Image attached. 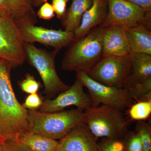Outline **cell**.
I'll list each match as a JSON object with an SVG mask.
<instances>
[{"label":"cell","instance_id":"cell-1","mask_svg":"<svg viewBox=\"0 0 151 151\" xmlns=\"http://www.w3.org/2000/svg\"><path fill=\"white\" fill-rule=\"evenodd\" d=\"M9 62L0 58V135L16 140L29 132L27 109L19 103L11 81Z\"/></svg>","mask_w":151,"mask_h":151},{"label":"cell","instance_id":"cell-2","mask_svg":"<svg viewBox=\"0 0 151 151\" xmlns=\"http://www.w3.org/2000/svg\"><path fill=\"white\" fill-rule=\"evenodd\" d=\"M29 132L52 139H61L74 127L85 123L84 110L76 109L54 113L27 111Z\"/></svg>","mask_w":151,"mask_h":151},{"label":"cell","instance_id":"cell-3","mask_svg":"<svg viewBox=\"0 0 151 151\" xmlns=\"http://www.w3.org/2000/svg\"><path fill=\"white\" fill-rule=\"evenodd\" d=\"M105 29V27H98L83 37L74 40L63 58L62 69L87 73L103 56Z\"/></svg>","mask_w":151,"mask_h":151},{"label":"cell","instance_id":"cell-4","mask_svg":"<svg viewBox=\"0 0 151 151\" xmlns=\"http://www.w3.org/2000/svg\"><path fill=\"white\" fill-rule=\"evenodd\" d=\"M84 114L85 123L96 139L122 140L129 133V121L117 108L101 105L84 110Z\"/></svg>","mask_w":151,"mask_h":151},{"label":"cell","instance_id":"cell-5","mask_svg":"<svg viewBox=\"0 0 151 151\" xmlns=\"http://www.w3.org/2000/svg\"><path fill=\"white\" fill-rule=\"evenodd\" d=\"M26 60L37 70L44 86L47 98L53 99L70 87L60 78L55 68V57L58 50L47 51L33 44L24 42Z\"/></svg>","mask_w":151,"mask_h":151},{"label":"cell","instance_id":"cell-6","mask_svg":"<svg viewBox=\"0 0 151 151\" xmlns=\"http://www.w3.org/2000/svg\"><path fill=\"white\" fill-rule=\"evenodd\" d=\"M133 60L131 53L102 56L87 72L90 78L107 86L125 88L132 76Z\"/></svg>","mask_w":151,"mask_h":151},{"label":"cell","instance_id":"cell-7","mask_svg":"<svg viewBox=\"0 0 151 151\" xmlns=\"http://www.w3.org/2000/svg\"><path fill=\"white\" fill-rule=\"evenodd\" d=\"M76 78L88 89L92 107L108 105L121 111L130 108L134 100L126 88H117L104 85L94 81L86 72L76 73Z\"/></svg>","mask_w":151,"mask_h":151},{"label":"cell","instance_id":"cell-8","mask_svg":"<svg viewBox=\"0 0 151 151\" xmlns=\"http://www.w3.org/2000/svg\"><path fill=\"white\" fill-rule=\"evenodd\" d=\"M0 58L8 60L12 68L26 60L24 42L12 16L0 17Z\"/></svg>","mask_w":151,"mask_h":151},{"label":"cell","instance_id":"cell-9","mask_svg":"<svg viewBox=\"0 0 151 151\" xmlns=\"http://www.w3.org/2000/svg\"><path fill=\"white\" fill-rule=\"evenodd\" d=\"M108 12L104 27L113 25L130 27L139 23L151 27V12L127 0H107Z\"/></svg>","mask_w":151,"mask_h":151},{"label":"cell","instance_id":"cell-10","mask_svg":"<svg viewBox=\"0 0 151 151\" xmlns=\"http://www.w3.org/2000/svg\"><path fill=\"white\" fill-rule=\"evenodd\" d=\"M24 42H39L55 50L68 46L74 40L73 32L61 29H49L31 23L16 22Z\"/></svg>","mask_w":151,"mask_h":151},{"label":"cell","instance_id":"cell-11","mask_svg":"<svg viewBox=\"0 0 151 151\" xmlns=\"http://www.w3.org/2000/svg\"><path fill=\"white\" fill-rule=\"evenodd\" d=\"M84 87L80 80L76 78L73 85L67 90L53 99L47 98L43 100L39 111L42 113L60 112L72 105L84 110L92 108V99L89 94L84 92Z\"/></svg>","mask_w":151,"mask_h":151},{"label":"cell","instance_id":"cell-12","mask_svg":"<svg viewBox=\"0 0 151 151\" xmlns=\"http://www.w3.org/2000/svg\"><path fill=\"white\" fill-rule=\"evenodd\" d=\"M58 144L65 151H98L97 139L85 123L70 130Z\"/></svg>","mask_w":151,"mask_h":151},{"label":"cell","instance_id":"cell-13","mask_svg":"<svg viewBox=\"0 0 151 151\" xmlns=\"http://www.w3.org/2000/svg\"><path fill=\"white\" fill-rule=\"evenodd\" d=\"M131 53L126 27L113 25L105 27L103 56L125 55Z\"/></svg>","mask_w":151,"mask_h":151},{"label":"cell","instance_id":"cell-14","mask_svg":"<svg viewBox=\"0 0 151 151\" xmlns=\"http://www.w3.org/2000/svg\"><path fill=\"white\" fill-rule=\"evenodd\" d=\"M108 12L107 0H93L91 7L83 14L79 27L73 32L74 40L83 37L92 29L101 26Z\"/></svg>","mask_w":151,"mask_h":151},{"label":"cell","instance_id":"cell-15","mask_svg":"<svg viewBox=\"0 0 151 151\" xmlns=\"http://www.w3.org/2000/svg\"><path fill=\"white\" fill-rule=\"evenodd\" d=\"M125 27L131 53L138 52L151 55V27L139 23L130 27Z\"/></svg>","mask_w":151,"mask_h":151},{"label":"cell","instance_id":"cell-16","mask_svg":"<svg viewBox=\"0 0 151 151\" xmlns=\"http://www.w3.org/2000/svg\"><path fill=\"white\" fill-rule=\"evenodd\" d=\"M93 0H72L61 19L64 30L74 32L81 23L83 14L91 7Z\"/></svg>","mask_w":151,"mask_h":151},{"label":"cell","instance_id":"cell-17","mask_svg":"<svg viewBox=\"0 0 151 151\" xmlns=\"http://www.w3.org/2000/svg\"><path fill=\"white\" fill-rule=\"evenodd\" d=\"M34 0H8L11 16L16 22H37V14L34 10Z\"/></svg>","mask_w":151,"mask_h":151},{"label":"cell","instance_id":"cell-18","mask_svg":"<svg viewBox=\"0 0 151 151\" xmlns=\"http://www.w3.org/2000/svg\"><path fill=\"white\" fill-rule=\"evenodd\" d=\"M16 141L32 151H52L58 145L56 140L29 132L20 136Z\"/></svg>","mask_w":151,"mask_h":151},{"label":"cell","instance_id":"cell-19","mask_svg":"<svg viewBox=\"0 0 151 151\" xmlns=\"http://www.w3.org/2000/svg\"><path fill=\"white\" fill-rule=\"evenodd\" d=\"M131 54L133 69L129 84L151 79V55L138 52H132Z\"/></svg>","mask_w":151,"mask_h":151},{"label":"cell","instance_id":"cell-20","mask_svg":"<svg viewBox=\"0 0 151 151\" xmlns=\"http://www.w3.org/2000/svg\"><path fill=\"white\" fill-rule=\"evenodd\" d=\"M125 88L138 101H151V78L144 81L130 82Z\"/></svg>","mask_w":151,"mask_h":151},{"label":"cell","instance_id":"cell-21","mask_svg":"<svg viewBox=\"0 0 151 151\" xmlns=\"http://www.w3.org/2000/svg\"><path fill=\"white\" fill-rule=\"evenodd\" d=\"M130 108L129 114L132 120L144 121L150 116L151 101H138Z\"/></svg>","mask_w":151,"mask_h":151},{"label":"cell","instance_id":"cell-22","mask_svg":"<svg viewBox=\"0 0 151 151\" xmlns=\"http://www.w3.org/2000/svg\"><path fill=\"white\" fill-rule=\"evenodd\" d=\"M136 129V132L141 138L143 151H151L150 125L143 121H138Z\"/></svg>","mask_w":151,"mask_h":151},{"label":"cell","instance_id":"cell-23","mask_svg":"<svg viewBox=\"0 0 151 151\" xmlns=\"http://www.w3.org/2000/svg\"><path fill=\"white\" fill-rule=\"evenodd\" d=\"M124 143L122 140L103 138L97 143L98 151H124Z\"/></svg>","mask_w":151,"mask_h":151},{"label":"cell","instance_id":"cell-24","mask_svg":"<svg viewBox=\"0 0 151 151\" xmlns=\"http://www.w3.org/2000/svg\"><path fill=\"white\" fill-rule=\"evenodd\" d=\"M18 84L22 91L29 94L37 93L41 86L40 82L29 73L23 80L19 81Z\"/></svg>","mask_w":151,"mask_h":151},{"label":"cell","instance_id":"cell-25","mask_svg":"<svg viewBox=\"0 0 151 151\" xmlns=\"http://www.w3.org/2000/svg\"><path fill=\"white\" fill-rule=\"evenodd\" d=\"M125 137L127 138V145L125 146L127 151H143L142 144L138 133L129 132Z\"/></svg>","mask_w":151,"mask_h":151},{"label":"cell","instance_id":"cell-26","mask_svg":"<svg viewBox=\"0 0 151 151\" xmlns=\"http://www.w3.org/2000/svg\"><path fill=\"white\" fill-rule=\"evenodd\" d=\"M43 101L37 93L29 94L26 98L24 103L22 105L27 110H37L40 108Z\"/></svg>","mask_w":151,"mask_h":151},{"label":"cell","instance_id":"cell-27","mask_svg":"<svg viewBox=\"0 0 151 151\" xmlns=\"http://www.w3.org/2000/svg\"><path fill=\"white\" fill-rule=\"evenodd\" d=\"M36 14L39 18L45 20H49L55 17L52 5L47 1L43 3L40 6Z\"/></svg>","mask_w":151,"mask_h":151},{"label":"cell","instance_id":"cell-28","mask_svg":"<svg viewBox=\"0 0 151 151\" xmlns=\"http://www.w3.org/2000/svg\"><path fill=\"white\" fill-rule=\"evenodd\" d=\"M69 0H52V7L57 17L61 20L66 12V5Z\"/></svg>","mask_w":151,"mask_h":151},{"label":"cell","instance_id":"cell-29","mask_svg":"<svg viewBox=\"0 0 151 151\" xmlns=\"http://www.w3.org/2000/svg\"><path fill=\"white\" fill-rule=\"evenodd\" d=\"M4 151H27L26 147L15 140H6Z\"/></svg>","mask_w":151,"mask_h":151},{"label":"cell","instance_id":"cell-30","mask_svg":"<svg viewBox=\"0 0 151 151\" xmlns=\"http://www.w3.org/2000/svg\"><path fill=\"white\" fill-rule=\"evenodd\" d=\"M10 16H12L8 0H0V17Z\"/></svg>","mask_w":151,"mask_h":151},{"label":"cell","instance_id":"cell-31","mask_svg":"<svg viewBox=\"0 0 151 151\" xmlns=\"http://www.w3.org/2000/svg\"><path fill=\"white\" fill-rule=\"evenodd\" d=\"M139 6L147 12L151 11V0H127Z\"/></svg>","mask_w":151,"mask_h":151},{"label":"cell","instance_id":"cell-32","mask_svg":"<svg viewBox=\"0 0 151 151\" xmlns=\"http://www.w3.org/2000/svg\"><path fill=\"white\" fill-rule=\"evenodd\" d=\"M48 0H34V7H38L40 6L43 3L47 2Z\"/></svg>","mask_w":151,"mask_h":151},{"label":"cell","instance_id":"cell-33","mask_svg":"<svg viewBox=\"0 0 151 151\" xmlns=\"http://www.w3.org/2000/svg\"><path fill=\"white\" fill-rule=\"evenodd\" d=\"M6 140L0 135V151H4Z\"/></svg>","mask_w":151,"mask_h":151},{"label":"cell","instance_id":"cell-34","mask_svg":"<svg viewBox=\"0 0 151 151\" xmlns=\"http://www.w3.org/2000/svg\"><path fill=\"white\" fill-rule=\"evenodd\" d=\"M52 151H65V150H63V149L61 147V146L60 145L58 144V145L55 148L54 150Z\"/></svg>","mask_w":151,"mask_h":151},{"label":"cell","instance_id":"cell-35","mask_svg":"<svg viewBox=\"0 0 151 151\" xmlns=\"http://www.w3.org/2000/svg\"><path fill=\"white\" fill-rule=\"evenodd\" d=\"M27 151H32L30 150L29 149H28L27 147Z\"/></svg>","mask_w":151,"mask_h":151}]
</instances>
